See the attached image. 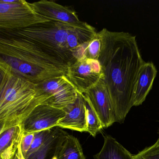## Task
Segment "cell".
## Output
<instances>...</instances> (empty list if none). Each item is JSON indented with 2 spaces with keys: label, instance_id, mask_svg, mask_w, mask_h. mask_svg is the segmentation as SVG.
Returning <instances> with one entry per match:
<instances>
[{
  "label": "cell",
  "instance_id": "21",
  "mask_svg": "<svg viewBox=\"0 0 159 159\" xmlns=\"http://www.w3.org/2000/svg\"><path fill=\"white\" fill-rule=\"evenodd\" d=\"M35 134L23 133L21 141V148L24 157L25 156L33 143Z\"/></svg>",
  "mask_w": 159,
  "mask_h": 159
},
{
  "label": "cell",
  "instance_id": "1",
  "mask_svg": "<svg viewBox=\"0 0 159 159\" xmlns=\"http://www.w3.org/2000/svg\"><path fill=\"white\" fill-rule=\"evenodd\" d=\"M98 33L101 39L98 60L104 72L103 80L112 101L116 122L123 123L134 107L135 85L145 62L135 36L107 29Z\"/></svg>",
  "mask_w": 159,
  "mask_h": 159
},
{
  "label": "cell",
  "instance_id": "16",
  "mask_svg": "<svg viewBox=\"0 0 159 159\" xmlns=\"http://www.w3.org/2000/svg\"><path fill=\"white\" fill-rule=\"evenodd\" d=\"M56 156L57 159H86L79 139L69 134L58 146Z\"/></svg>",
  "mask_w": 159,
  "mask_h": 159
},
{
  "label": "cell",
  "instance_id": "17",
  "mask_svg": "<svg viewBox=\"0 0 159 159\" xmlns=\"http://www.w3.org/2000/svg\"><path fill=\"white\" fill-rule=\"evenodd\" d=\"M84 96L85 100L87 116L86 132L90 134L93 137H95L96 135L99 132H101V130L104 128L99 117L93 108L91 103L85 96L84 95Z\"/></svg>",
  "mask_w": 159,
  "mask_h": 159
},
{
  "label": "cell",
  "instance_id": "20",
  "mask_svg": "<svg viewBox=\"0 0 159 159\" xmlns=\"http://www.w3.org/2000/svg\"><path fill=\"white\" fill-rule=\"evenodd\" d=\"M50 130L51 129L44 130V131H41L34 134L35 137H34L33 143L26 155L25 156V158H26L27 157H28L30 155L33 154L41 147Z\"/></svg>",
  "mask_w": 159,
  "mask_h": 159
},
{
  "label": "cell",
  "instance_id": "3",
  "mask_svg": "<svg viewBox=\"0 0 159 159\" xmlns=\"http://www.w3.org/2000/svg\"><path fill=\"white\" fill-rule=\"evenodd\" d=\"M0 63L18 76L38 84L66 76L69 66L35 43L19 38L0 36Z\"/></svg>",
  "mask_w": 159,
  "mask_h": 159
},
{
  "label": "cell",
  "instance_id": "24",
  "mask_svg": "<svg viewBox=\"0 0 159 159\" xmlns=\"http://www.w3.org/2000/svg\"><path fill=\"white\" fill-rule=\"evenodd\" d=\"M156 144L159 145V138H158V139H157V141L156 142Z\"/></svg>",
  "mask_w": 159,
  "mask_h": 159
},
{
  "label": "cell",
  "instance_id": "8",
  "mask_svg": "<svg viewBox=\"0 0 159 159\" xmlns=\"http://www.w3.org/2000/svg\"><path fill=\"white\" fill-rule=\"evenodd\" d=\"M39 90L51 98V105L63 109L74 103L78 93L66 76L48 79L37 84Z\"/></svg>",
  "mask_w": 159,
  "mask_h": 159
},
{
  "label": "cell",
  "instance_id": "23",
  "mask_svg": "<svg viewBox=\"0 0 159 159\" xmlns=\"http://www.w3.org/2000/svg\"><path fill=\"white\" fill-rule=\"evenodd\" d=\"M12 159H18V155H17V152H16V154L15 155L14 157L12 158Z\"/></svg>",
  "mask_w": 159,
  "mask_h": 159
},
{
  "label": "cell",
  "instance_id": "2",
  "mask_svg": "<svg viewBox=\"0 0 159 159\" xmlns=\"http://www.w3.org/2000/svg\"><path fill=\"white\" fill-rule=\"evenodd\" d=\"M97 32L84 22L74 25L51 20L23 29L0 30V35L19 38L35 43L69 66L85 57L89 42Z\"/></svg>",
  "mask_w": 159,
  "mask_h": 159
},
{
  "label": "cell",
  "instance_id": "4",
  "mask_svg": "<svg viewBox=\"0 0 159 159\" xmlns=\"http://www.w3.org/2000/svg\"><path fill=\"white\" fill-rule=\"evenodd\" d=\"M51 98L43 93L37 84L13 72L0 63V134L20 125L38 106L51 105Z\"/></svg>",
  "mask_w": 159,
  "mask_h": 159
},
{
  "label": "cell",
  "instance_id": "19",
  "mask_svg": "<svg viewBox=\"0 0 159 159\" xmlns=\"http://www.w3.org/2000/svg\"><path fill=\"white\" fill-rule=\"evenodd\" d=\"M134 159H159V145L156 143L134 155Z\"/></svg>",
  "mask_w": 159,
  "mask_h": 159
},
{
  "label": "cell",
  "instance_id": "9",
  "mask_svg": "<svg viewBox=\"0 0 159 159\" xmlns=\"http://www.w3.org/2000/svg\"><path fill=\"white\" fill-rule=\"evenodd\" d=\"M84 95L99 117L103 128H107L116 122L112 101L103 80Z\"/></svg>",
  "mask_w": 159,
  "mask_h": 159
},
{
  "label": "cell",
  "instance_id": "7",
  "mask_svg": "<svg viewBox=\"0 0 159 159\" xmlns=\"http://www.w3.org/2000/svg\"><path fill=\"white\" fill-rule=\"evenodd\" d=\"M66 115L64 110L48 104L35 108L20 125L23 133L35 134L57 127L58 122Z\"/></svg>",
  "mask_w": 159,
  "mask_h": 159
},
{
  "label": "cell",
  "instance_id": "12",
  "mask_svg": "<svg viewBox=\"0 0 159 159\" xmlns=\"http://www.w3.org/2000/svg\"><path fill=\"white\" fill-rule=\"evenodd\" d=\"M157 73V69L152 62H145L142 66L134 89V107L140 106L145 101L152 88Z\"/></svg>",
  "mask_w": 159,
  "mask_h": 159
},
{
  "label": "cell",
  "instance_id": "10",
  "mask_svg": "<svg viewBox=\"0 0 159 159\" xmlns=\"http://www.w3.org/2000/svg\"><path fill=\"white\" fill-rule=\"evenodd\" d=\"M65 117L59 121L57 127L80 132H86L87 119L85 100L83 94L78 93L74 103L63 109Z\"/></svg>",
  "mask_w": 159,
  "mask_h": 159
},
{
  "label": "cell",
  "instance_id": "5",
  "mask_svg": "<svg viewBox=\"0 0 159 159\" xmlns=\"http://www.w3.org/2000/svg\"><path fill=\"white\" fill-rule=\"evenodd\" d=\"M50 21L25 0L0 1V30H18Z\"/></svg>",
  "mask_w": 159,
  "mask_h": 159
},
{
  "label": "cell",
  "instance_id": "6",
  "mask_svg": "<svg viewBox=\"0 0 159 159\" xmlns=\"http://www.w3.org/2000/svg\"><path fill=\"white\" fill-rule=\"evenodd\" d=\"M66 77L78 93L84 94L104 78L98 60L84 57L69 66Z\"/></svg>",
  "mask_w": 159,
  "mask_h": 159
},
{
  "label": "cell",
  "instance_id": "15",
  "mask_svg": "<svg viewBox=\"0 0 159 159\" xmlns=\"http://www.w3.org/2000/svg\"><path fill=\"white\" fill-rule=\"evenodd\" d=\"M103 137L104 144L100 151L94 155L95 159H134V155L116 139L109 135Z\"/></svg>",
  "mask_w": 159,
  "mask_h": 159
},
{
  "label": "cell",
  "instance_id": "14",
  "mask_svg": "<svg viewBox=\"0 0 159 159\" xmlns=\"http://www.w3.org/2000/svg\"><path fill=\"white\" fill-rule=\"evenodd\" d=\"M23 134L20 125L11 127L0 134L1 159H12L18 150Z\"/></svg>",
  "mask_w": 159,
  "mask_h": 159
},
{
  "label": "cell",
  "instance_id": "13",
  "mask_svg": "<svg viewBox=\"0 0 159 159\" xmlns=\"http://www.w3.org/2000/svg\"><path fill=\"white\" fill-rule=\"evenodd\" d=\"M68 134L66 131L55 127L49 131L41 147L25 159H52L57 150L65 137Z\"/></svg>",
  "mask_w": 159,
  "mask_h": 159
},
{
  "label": "cell",
  "instance_id": "18",
  "mask_svg": "<svg viewBox=\"0 0 159 159\" xmlns=\"http://www.w3.org/2000/svg\"><path fill=\"white\" fill-rule=\"evenodd\" d=\"M101 39L97 32L94 38L89 42L86 48L85 57L98 60L101 49Z\"/></svg>",
  "mask_w": 159,
  "mask_h": 159
},
{
  "label": "cell",
  "instance_id": "25",
  "mask_svg": "<svg viewBox=\"0 0 159 159\" xmlns=\"http://www.w3.org/2000/svg\"><path fill=\"white\" fill-rule=\"evenodd\" d=\"M52 159H57V157H56V156H55L54 157H53V158H52Z\"/></svg>",
  "mask_w": 159,
  "mask_h": 159
},
{
  "label": "cell",
  "instance_id": "22",
  "mask_svg": "<svg viewBox=\"0 0 159 159\" xmlns=\"http://www.w3.org/2000/svg\"><path fill=\"white\" fill-rule=\"evenodd\" d=\"M17 155H18V159H25V157L23 155V152H22V149L21 148V143L19 145L18 147V150L17 151Z\"/></svg>",
  "mask_w": 159,
  "mask_h": 159
},
{
  "label": "cell",
  "instance_id": "11",
  "mask_svg": "<svg viewBox=\"0 0 159 159\" xmlns=\"http://www.w3.org/2000/svg\"><path fill=\"white\" fill-rule=\"evenodd\" d=\"M31 4L36 12L49 20L74 25H82L84 23L80 20L75 11L54 2L42 0Z\"/></svg>",
  "mask_w": 159,
  "mask_h": 159
}]
</instances>
